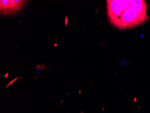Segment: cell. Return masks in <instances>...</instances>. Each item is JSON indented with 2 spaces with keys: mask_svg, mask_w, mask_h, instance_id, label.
<instances>
[{
  "mask_svg": "<svg viewBox=\"0 0 150 113\" xmlns=\"http://www.w3.org/2000/svg\"><path fill=\"white\" fill-rule=\"evenodd\" d=\"M107 3L108 19L118 29L134 27L148 20L145 1L108 0Z\"/></svg>",
  "mask_w": 150,
  "mask_h": 113,
  "instance_id": "cell-1",
  "label": "cell"
}]
</instances>
